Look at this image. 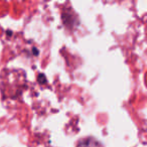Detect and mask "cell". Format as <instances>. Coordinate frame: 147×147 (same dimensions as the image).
Wrapping results in <instances>:
<instances>
[{
	"mask_svg": "<svg viewBox=\"0 0 147 147\" xmlns=\"http://www.w3.org/2000/svg\"><path fill=\"white\" fill-rule=\"evenodd\" d=\"M78 147H103L100 142L94 138H85L80 141Z\"/></svg>",
	"mask_w": 147,
	"mask_h": 147,
	"instance_id": "cell-1",
	"label": "cell"
}]
</instances>
